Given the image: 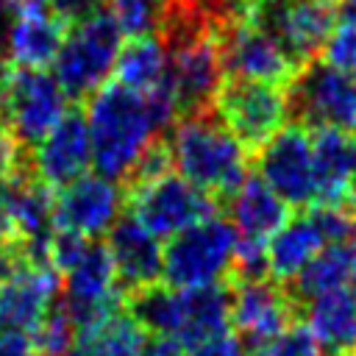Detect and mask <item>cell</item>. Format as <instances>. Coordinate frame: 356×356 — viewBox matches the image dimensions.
Returning <instances> with one entry per match:
<instances>
[{
  "mask_svg": "<svg viewBox=\"0 0 356 356\" xmlns=\"http://www.w3.org/2000/svg\"><path fill=\"white\" fill-rule=\"evenodd\" d=\"M8 239H19L14 231V220H11V203H8V184L0 178V242Z\"/></svg>",
  "mask_w": 356,
  "mask_h": 356,
  "instance_id": "cell-34",
  "label": "cell"
},
{
  "mask_svg": "<svg viewBox=\"0 0 356 356\" xmlns=\"http://www.w3.org/2000/svg\"><path fill=\"white\" fill-rule=\"evenodd\" d=\"M78 342L89 350V356H139L145 345V328L122 306L100 323L81 328Z\"/></svg>",
  "mask_w": 356,
  "mask_h": 356,
  "instance_id": "cell-24",
  "label": "cell"
},
{
  "mask_svg": "<svg viewBox=\"0 0 356 356\" xmlns=\"http://www.w3.org/2000/svg\"><path fill=\"white\" fill-rule=\"evenodd\" d=\"M250 356H320V350L303 325L289 323L284 331L273 334L270 339L256 342Z\"/></svg>",
  "mask_w": 356,
  "mask_h": 356,
  "instance_id": "cell-29",
  "label": "cell"
},
{
  "mask_svg": "<svg viewBox=\"0 0 356 356\" xmlns=\"http://www.w3.org/2000/svg\"><path fill=\"white\" fill-rule=\"evenodd\" d=\"M64 356H89V350H86L81 342H72V348H70Z\"/></svg>",
  "mask_w": 356,
  "mask_h": 356,
  "instance_id": "cell-37",
  "label": "cell"
},
{
  "mask_svg": "<svg viewBox=\"0 0 356 356\" xmlns=\"http://www.w3.org/2000/svg\"><path fill=\"white\" fill-rule=\"evenodd\" d=\"M167 134L172 167L192 186L225 200L248 178V147L217 120L214 111L178 117Z\"/></svg>",
  "mask_w": 356,
  "mask_h": 356,
  "instance_id": "cell-2",
  "label": "cell"
},
{
  "mask_svg": "<svg viewBox=\"0 0 356 356\" xmlns=\"http://www.w3.org/2000/svg\"><path fill=\"white\" fill-rule=\"evenodd\" d=\"M320 53H323V64L356 75V19H337Z\"/></svg>",
  "mask_w": 356,
  "mask_h": 356,
  "instance_id": "cell-28",
  "label": "cell"
},
{
  "mask_svg": "<svg viewBox=\"0 0 356 356\" xmlns=\"http://www.w3.org/2000/svg\"><path fill=\"white\" fill-rule=\"evenodd\" d=\"M192 356H248V353H245L242 339L225 331V334H217V337L195 345Z\"/></svg>",
  "mask_w": 356,
  "mask_h": 356,
  "instance_id": "cell-30",
  "label": "cell"
},
{
  "mask_svg": "<svg viewBox=\"0 0 356 356\" xmlns=\"http://www.w3.org/2000/svg\"><path fill=\"white\" fill-rule=\"evenodd\" d=\"M86 125L92 164L108 181H122L145 145L159 134L147 97L120 81H106L86 97Z\"/></svg>",
  "mask_w": 356,
  "mask_h": 356,
  "instance_id": "cell-1",
  "label": "cell"
},
{
  "mask_svg": "<svg viewBox=\"0 0 356 356\" xmlns=\"http://www.w3.org/2000/svg\"><path fill=\"white\" fill-rule=\"evenodd\" d=\"M181 298V320H178V339L189 348L225 334L231 325V286L222 281L186 286L178 289Z\"/></svg>",
  "mask_w": 356,
  "mask_h": 356,
  "instance_id": "cell-21",
  "label": "cell"
},
{
  "mask_svg": "<svg viewBox=\"0 0 356 356\" xmlns=\"http://www.w3.org/2000/svg\"><path fill=\"white\" fill-rule=\"evenodd\" d=\"M350 245H348V250H350V264H353V281H356V222H353V231H350Z\"/></svg>",
  "mask_w": 356,
  "mask_h": 356,
  "instance_id": "cell-36",
  "label": "cell"
},
{
  "mask_svg": "<svg viewBox=\"0 0 356 356\" xmlns=\"http://www.w3.org/2000/svg\"><path fill=\"white\" fill-rule=\"evenodd\" d=\"M31 164L36 178L50 189H61L86 172L92 164V145L83 106L67 108L61 120L31 147Z\"/></svg>",
  "mask_w": 356,
  "mask_h": 356,
  "instance_id": "cell-12",
  "label": "cell"
},
{
  "mask_svg": "<svg viewBox=\"0 0 356 356\" xmlns=\"http://www.w3.org/2000/svg\"><path fill=\"white\" fill-rule=\"evenodd\" d=\"M314 184L317 206H350V184L356 172V136L314 128Z\"/></svg>",
  "mask_w": 356,
  "mask_h": 356,
  "instance_id": "cell-19",
  "label": "cell"
},
{
  "mask_svg": "<svg viewBox=\"0 0 356 356\" xmlns=\"http://www.w3.org/2000/svg\"><path fill=\"white\" fill-rule=\"evenodd\" d=\"M167 0H108V14L128 36L150 33L159 28Z\"/></svg>",
  "mask_w": 356,
  "mask_h": 356,
  "instance_id": "cell-27",
  "label": "cell"
},
{
  "mask_svg": "<svg viewBox=\"0 0 356 356\" xmlns=\"http://www.w3.org/2000/svg\"><path fill=\"white\" fill-rule=\"evenodd\" d=\"M289 111L306 128H331L356 136V75L309 61L292 78Z\"/></svg>",
  "mask_w": 356,
  "mask_h": 356,
  "instance_id": "cell-10",
  "label": "cell"
},
{
  "mask_svg": "<svg viewBox=\"0 0 356 356\" xmlns=\"http://www.w3.org/2000/svg\"><path fill=\"white\" fill-rule=\"evenodd\" d=\"M220 56L228 78L261 81V83H292L300 64L284 50V44L250 19H234L220 31Z\"/></svg>",
  "mask_w": 356,
  "mask_h": 356,
  "instance_id": "cell-11",
  "label": "cell"
},
{
  "mask_svg": "<svg viewBox=\"0 0 356 356\" xmlns=\"http://www.w3.org/2000/svg\"><path fill=\"white\" fill-rule=\"evenodd\" d=\"M236 239L234 225L220 214H209L181 228L161 250L164 281L175 289H186L231 278Z\"/></svg>",
  "mask_w": 356,
  "mask_h": 356,
  "instance_id": "cell-3",
  "label": "cell"
},
{
  "mask_svg": "<svg viewBox=\"0 0 356 356\" xmlns=\"http://www.w3.org/2000/svg\"><path fill=\"white\" fill-rule=\"evenodd\" d=\"M61 295V275L50 264H22L0 281V328L31 334Z\"/></svg>",
  "mask_w": 356,
  "mask_h": 356,
  "instance_id": "cell-15",
  "label": "cell"
},
{
  "mask_svg": "<svg viewBox=\"0 0 356 356\" xmlns=\"http://www.w3.org/2000/svg\"><path fill=\"white\" fill-rule=\"evenodd\" d=\"M11 14H17V11H28V8H39V6H44L47 0H0Z\"/></svg>",
  "mask_w": 356,
  "mask_h": 356,
  "instance_id": "cell-35",
  "label": "cell"
},
{
  "mask_svg": "<svg viewBox=\"0 0 356 356\" xmlns=\"http://www.w3.org/2000/svg\"><path fill=\"white\" fill-rule=\"evenodd\" d=\"M350 206H356V172H353V184H350Z\"/></svg>",
  "mask_w": 356,
  "mask_h": 356,
  "instance_id": "cell-38",
  "label": "cell"
},
{
  "mask_svg": "<svg viewBox=\"0 0 356 356\" xmlns=\"http://www.w3.org/2000/svg\"><path fill=\"white\" fill-rule=\"evenodd\" d=\"M122 206L134 214L153 236H172L181 228L217 214V200L192 186L172 170L156 181L122 192Z\"/></svg>",
  "mask_w": 356,
  "mask_h": 356,
  "instance_id": "cell-9",
  "label": "cell"
},
{
  "mask_svg": "<svg viewBox=\"0 0 356 356\" xmlns=\"http://www.w3.org/2000/svg\"><path fill=\"white\" fill-rule=\"evenodd\" d=\"M125 312L153 334H178V320H181V298L178 289L170 284H147L139 286L128 295H122Z\"/></svg>",
  "mask_w": 356,
  "mask_h": 356,
  "instance_id": "cell-23",
  "label": "cell"
},
{
  "mask_svg": "<svg viewBox=\"0 0 356 356\" xmlns=\"http://www.w3.org/2000/svg\"><path fill=\"white\" fill-rule=\"evenodd\" d=\"M231 286V325L250 345L284 331L292 320V298L284 284L261 278H234Z\"/></svg>",
  "mask_w": 356,
  "mask_h": 356,
  "instance_id": "cell-14",
  "label": "cell"
},
{
  "mask_svg": "<svg viewBox=\"0 0 356 356\" xmlns=\"http://www.w3.org/2000/svg\"><path fill=\"white\" fill-rule=\"evenodd\" d=\"M306 303L303 328L320 356H356V281L320 292Z\"/></svg>",
  "mask_w": 356,
  "mask_h": 356,
  "instance_id": "cell-17",
  "label": "cell"
},
{
  "mask_svg": "<svg viewBox=\"0 0 356 356\" xmlns=\"http://www.w3.org/2000/svg\"><path fill=\"white\" fill-rule=\"evenodd\" d=\"M47 3L53 6V14H58L67 25L89 17L92 11H97L103 6V0H47Z\"/></svg>",
  "mask_w": 356,
  "mask_h": 356,
  "instance_id": "cell-31",
  "label": "cell"
},
{
  "mask_svg": "<svg viewBox=\"0 0 356 356\" xmlns=\"http://www.w3.org/2000/svg\"><path fill=\"white\" fill-rule=\"evenodd\" d=\"M139 356H186V345L172 334H156L153 339H145Z\"/></svg>",
  "mask_w": 356,
  "mask_h": 356,
  "instance_id": "cell-32",
  "label": "cell"
},
{
  "mask_svg": "<svg viewBox=\"0 0 356 356\" xmlns=\"http://www.w3.org/2000/svg\"><path fill=\"white\" fill-rule=\"evenodd\" d=\"M75 342V323L61 300V295L47 306L42 320L31 331V345L36 356H64Z\"/></svg>",
  "mask_w": 356,
  "mask_h": 356,
  "instance_id": "cell-26",
  "label": "cell"
},
{
  "mask_svg": "<svg viewBox=\"0 0 356 356\" xmlns=\"http://www.w3.org/2000/svg\"><path fill=\"white\" fill-rule=\"evenodd\" d=\"M3 70H6V61L0 58V78H3Z\"/></svg>",
  "mask_w": 356,
  "mask_h": 356,
  "instance_id": "cell-39",
  "label": "cell"
},
{
  "mask_svg": "<svg viewBox=\"0 0 356 356\" xmlns=\"http://www.w3.org/2000/svg\"><path fill=\"white\" fill-rule=\"evenodd\" d=\"M217 120L250 150L267 142L289 117V92L281 83L261 81H222L214 108Z\"/></svg>",
  "mask_w": 356,
  "mask_h": 356,
  "instance_id": "cell-7",
  "label": "cell"
},
{
  "mask_svg": "<svg viewBox=\"0 0 356 356\" xmlns=\"http://www.w3.org/2000/svg\"><path fill=\"white\" fill-rule=\"evenodd\" d=\"M228 222L234 225L239 239L267 242L289 217V206L256 175L245 178L228 197Z\"/></svg>",
  "mask_w": 356,
  "mask_h": 356,
  "instance_id": "cell-20",
  "label": "cell"
},
{
  "mask_svg": "<svg viewBox=\"0 0 356 356\" xmlns=\"http://www.w3.org/2000/svg\"><path fill=\"white\" fill-rule=\"evenodd\" d=\"M67 22L44 6L17 11L6 31V61L25 70H44L56 61Z\"/></svg>",
  "mask_w": 356,
  "mask_h": 356,
  "instance_id": "cell-18",
  "label": "cell"
},
{
  "mask_svg": "<svg viewBox=\"0 0 356 356\" xmlns=\"http://www.w3.org/2000/svg\"><path fill=\"white\" fill-rule=\"evenodd\" d=\"M256 156L259 178L295 209L317 206L314 184V145L312 131L300 125H281L267 142H261Z\"/></svg>",
  "mask_w": 356,
  "mask_h": 356,
  "instance_id": "cell-8",
  "label": "cell"
},
{
  "mask_svg": "<svg viewBox=\"0 0 356 356\" xmlns=\"http://www.w3.org/2000/svg\"><path fill=\"white\" fill-rule=\"evenodd\" d=\"M120 44L122 31L117 19L103 8L92 11L78 22H70L58 56L53 61L56 81L64 95L81 103L97 86H103L108 81V72L114 70Z\"/></svg>",
  "mask_w": 356,
  "mask_h": 356,
  "instance_id": "cell-4",
  "label": "cell"
},
{
  "mask_svg": "<svg viewBox=\"0 0 356 356\" xmlns=\"http://www.w3.org/2000/svg\"><path fill=\"white\" fill-rule=\"evenodd\" d=\"M106 248L111 253L117 286L122 295L161 278V245L134 214L114 220Z\"/></svg>",
  "mask_w": 356,
  "mask_h": 356,
  "instance_id": "cell-16",
  "label": "cell"
},
{
  "mask_svg": "<svg viewBox=\"0 0 356 356\" xmlns=\"http://www.w3.org/2000/svg\"><path fill=\"white\" fill-rule=\"evenodd\" d=\"M67 111V95L44 70H25L6 61L0 78V122L33 147Z\"/></svg>",
  "mask_w": 356,
  "mask_h": 356,
  "instance_id": "cell-6",
  "label": "cell"
},
{
  "mask_svg": "<svg viewBox=\"0 0 356 356\" xmlns=\"http://www.w3.org/2000/svg\"><path fill=\"white\" fill-rule=\"evenodd\" d=\"M0 356H36V353L25 331L0 328Z\"/></svg>",
  "mask_w": 356,
  "mask_h": 356,
  "instance_id": "cell-33",
  "label": "cell"
},
{
  "mask_svg": "<svg viewBox=\"0 0 356 356\" xmlns=\"http://www.w3.org/2000/svg\"><path fill=\"white\" fill-rule=\"evenodd\" d=\"M117 81L134 92H150L156 89L164 75H167V44L164 39L150 31V33H139L131 36L125 44H120L117 61Z\"/></svg>",
  "mask_w": 356,
  "mask_h": 356,
  "instance_id": "cell-22",
  "label": "cell"
},
{
  "mask_svg": "<svg viewBox=\"0 0 356 356\" xmlns=\"http://www.w3.org/2000/svg\"><path fill=\"white\" fill-rule=\"evenodd\" d=\"M353 281V264H350V250L345 242H331L325 245L292 281L295 295L300 300H309L320 292H328L334 286H342Z\"/></svg>",
  "mask_w": 356,
  "mask_h": 356,
  "instance_id": "cell-25",
  "label": "cell"
},
{
  "mask_svg": "<svg viewBox=\"0 0 356 356\" xmlns=\"http://www.w3.org/2000/svg\"><path fill=\"white\" fill-rule=\"evenodd\" d=\"M353 231V217L345 206H312L264 242L267 275L278 284H292L298 273L331 242H345Z\"/></svg>",
  "mask_w": 356,
  "mask_h": 356,
  "instance_id": "cell-5",
  "label": "cell"
},
{
  "mask_svg": "<svg viewBox=\"0 0 356 356\" xmlns=\"http://www.w3.org/2000/svg\"><path fill=\"white\" fill-rule=\"evenodd\" d=\"M122 209V189L103 175H78L53 195V225L83 236L106 234Z\"/></svg>",
  "mask_w": 356,
  "mask_h": 356,
  "instance_id": "cell-13",
  "label": "cell"
}]
</instances>
